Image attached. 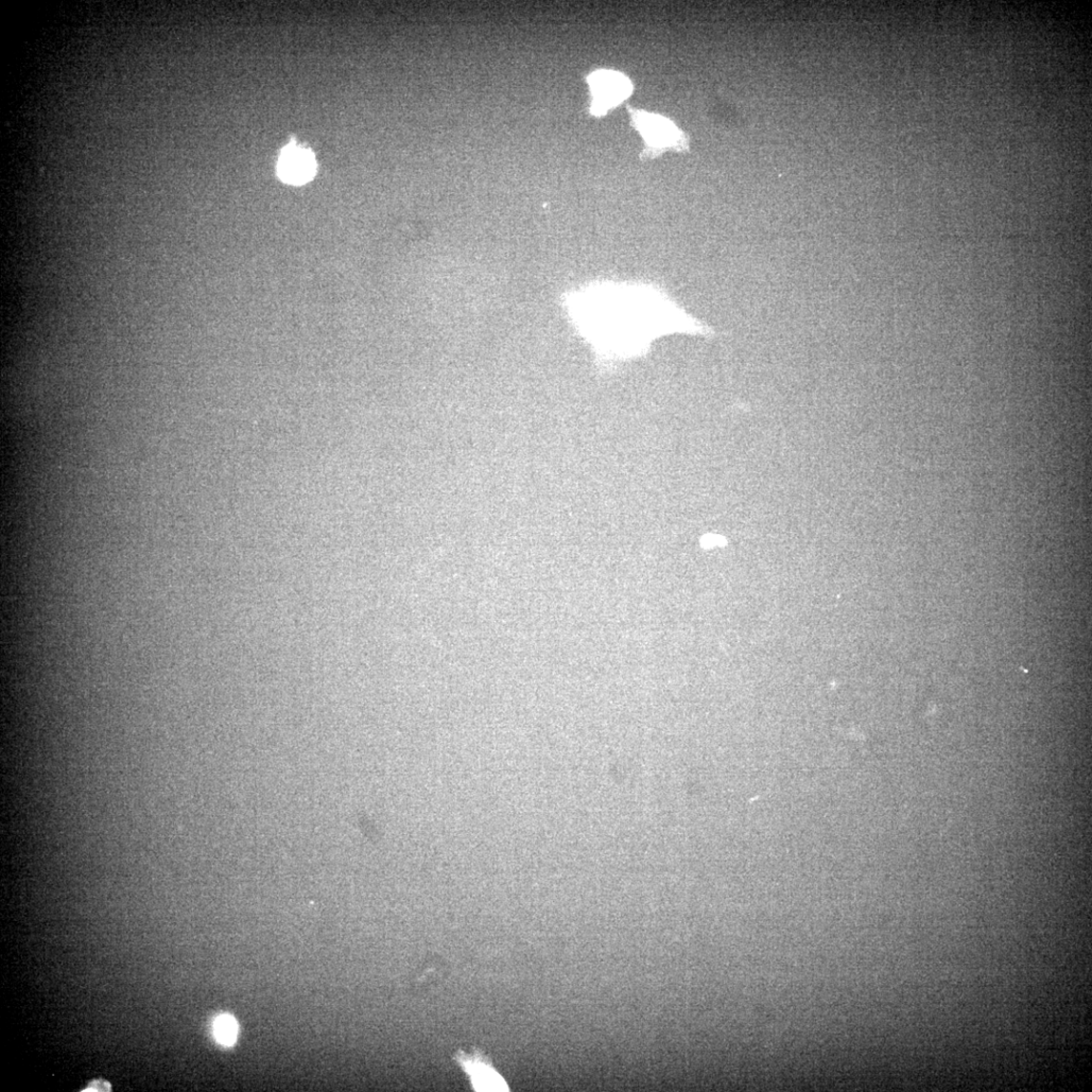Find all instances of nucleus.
Instances as JSON below:
<instances>
[{
  "label": "nucleus",
  "instance_id": "nucleus-1",
  "mask_svg": "<svg viewBox=\"0 0 1092 1092\" xmlns=\"http://www.w3.org/2000/svg\"><path fill=\"white\" fill-rule=\"evenodd\" d=\"M589 82L594 95L592 112L597 116L618 105L632 91L631 81L623 75L613 72H597L589 78Z\"/></svg>",
  "mask_w": 1092,
  "mask_h": 1092
},
{
  "label": "nucleus",
  "instance_id": "nucleus-2",
  "mask_svg": "<svg viewBox=\"0 0 1092 1092\" xmlns=\"http://www.w3.org/2000/svg\"><path fill=\"white\" fill-rule=\"evenodd\" d=\"M633 118L635 126L654 149L686 146L684 136L670 120L645 113H637Z\"/></svg>",
  "mask_w": 1092,
  "mask_h": 1092
},
{
  "label": "nucleus",
  "instance_id": "nucleus-3",
  "mask_svg": "<svg viewBox=\"0 0 1092 1092\" xmlns=\"http://www.w3.org/2000/svg\"><path fill=\"white\" fill-rule=\"evenodd\" d=\"M316 163L309 151L297 147H287L279 162V173L283 181L290 184H303L314 177Z\"/></svg>",
  "mask_w": 1092,
  "mask_h": 1092
},
{
  "label": "nucleus",
  "instance_id": "nucleus-4",
  "mask_svg": "<svg viewBox=\"0 0 1092 1092\" xmlns=\"http://www.w3.org/2000/svg\"><path fill=\"white\" fill-rule=\"evenodd\" d=\"M462 1064L467 1072L470 1074L474 1087L479 1091H502L508 1090L507 1084L493 1067L483 1063L478 1059H466Z\"/></svg>",
  "mask_w": 1092,
  "mask_h": 1092
},
{
  "label": "nucleus",
  "instance_id": "nucleus-5",
  "mask_svg": "<svg viewBox=\"0 0 1092 1092\" xmlns=\"http://www.w3.org/2000/svg\"><path fill=\"white\" fill-rule=\"evenodd\" d=\"M214 1032L219 1043L231 1046L235 1043L238 1034L237 1022L231 1016H221L215 1021Z\"/></svg>",
  "mask_w": 1092,
  "mask_h": 1092
}]
</instances>
